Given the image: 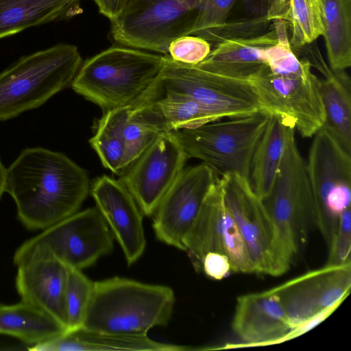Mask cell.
Listing matches in <instances>:
<instances>
[{
    "label": "cell",
    "mask_w": 351,
    "mask_h": 351,
    "mask_svg": "<svg viewBox=\"0 0 351 351\" xmlns=\"http://www.w3.org/2000/svg\"><path fill=\"white\" fill-rule=\"evenodd\" d=\"M90 189L85 169L63 153L43 147L23 149L5 171L4 191L30 230H43L78 211Z\"/></svg>",
    "instance_id": "1"
},
{
    "label": "cell",
    "mask_w": 351,
    "mask_h": 351,
    "mask_svg": "<svg viewBox=\"0 0 351 351\" xmlns=\"http://www.w3.org/2000/svg\"><path fill=\"white\" fill-rule=\"evenodd\" d=\"M276 34L278 42L265 51L267 69L250 82L261 110L310 138L325 121L321 80L311 71L310 62L293 51L287 29L278 27Z\"/></svg>",
    "instance_id": "2"
},
{
    "label": "cell",
    "mask_w": 351,
    "mask_h": 351,
    "mask_svg": "<svg viewBox=\"0 0 351 351\" xmlns=\"http://www.w3.org/2000/svg\"><path fill=\"white\" fill-rule=\"evenodd\" d=\"M295 132L290 128L273 186L262 199L274 229L270 275L273 276L289 269L308 230L315 227L313 192Z\"/></svg>",
    "instance_id": "3"
},
{
    "label": "cell",
    "mask_w": 351,
    "mask_h": 351,
    "mask_svg": "<svg viewBox=\"0 0 351 351\" xmlns=\"http://www.w3.org/2000/svg\"><path fill=\"white\" fill-rule=\"evenodd\" d=\"M173 289L114 276L94 282L82 328L125 335H147L166 326L175 304Z\"/></svg>",
    "instance_id": "4"
},
{
    "label": "cell",
    "mask_w": 351,
    "mask_h": 351,
    "mask_svg": "<svg viewBox=\"0 0 351 351\" xmlns=\"http://www.w3.org/2000/svg\"><path fill=\"white\" fill-rule=\"evenodd\" d=\"M163 58L141 49L113 46L82 63L71 86L106 111L128 106L153 83Z\"/></svg>",
    "instance_id": "5"
},
{
    "label": "cell",
    "mask_w": 351,
    "mask_h": 351,
    "mask_svg": "<svg viewBox=\"0 0 351 351\" xmlns=\"http://www.w3.org/2000/svg\"><path fill=\"white\" fill-rule=\"evenodd\" d=\"M82 64L77 47L67 43L19 58L0 73V121L44 104L71 84Z\"/></svg>",
    "instance_id": "6"
},
{
    "label": "cell",
    "mask_w": 351,
    "mask_h": 351,
    "mask_svg": "<svg viewBox=\"0 0 351 351\" xmlns=\"http://www.w3.org/2000/svg\"><path fill=\"white\" fill-rule=\"evenodd\" d=\"M166 95L191 97L221 119L248 116L261 110L250 82L182 64L168 55L164 56L162 68L151 86L130 106L134 110Z\"/></svg>",
    "instance_id": "7"
},
{
    "label": "cell",
    "mask_w": 351,
    "mask_h": 351,
    "mask_svg": "<svg viewBox=\"0 0 351 351\" xmlns=\"http://www.w3.org/2000/svg\"><path fill=\"white\" fill-rule=\"evenodd\" d=\"M269 118L263 110L173 132L188 158L208 165L220 178L237 174L249 179L252 156Z\"/></svg>",
    "instance_id": "8"
},
{
    "label": "cell",
    "mask_w": 351,
    "mask_h": 351,
    "mask_svg": "<svg viewBox=\"0 0 351 351\" xmlns=\"http://www.w3.org/2000/svg\"><path fill=\"white\" fill-rule=\"evenodd\" d=\"M199 0H128L111 21L120 45L167 55L169 44L191 33Z\"/></svg>",
    "instance_id": "9"
},
{
    "label": "cell",
    "mask_w": 351,
    "mask_h": 351,
    "mask_svg": "<svg viewBox=\"0 0 351 351\" xmlns=\"http://www.w3.org/2000/svg\"><path fill=\"white\" fill-rule=\"evenodd\" d=\"M306 169L315 204V226L328 246L341 213L350 208L351 154L326 130L313 135Z\"/></svg>",
    "instance_id": "10"
},
{
    "label": "cell",
    "mask_w": 351,
    "mask_h": 351,
    "mask_svg": "<svg viewBox=\"0 0 351 351\" xmlns=\"http://www.w3.org/2000/svg\"><path fill=\"white\" fill-rule=\"evenodd\" d=\"M48 249L66 266L82 270L113 249V235L97 207L77 211L41 230L14 252L21 255L37 247Z\"/></svg>",
    "instance_id": "11"
},
{
    "label": "cell",
    "mask_w": 351,
    "mask_h": 351,
    "mask_svg": "<svg viewBox=\"0 0 351 351\" xmlns=\"http://www.w3.org/2000/svg\"><path fill=\"white\" fill-rule=\"evenodd\" d=\"M183 245L197 272L202 271V261L207 253L218 252L228 257L232 272L254 273L245 243L226 206L219 178L207 193Z\"/></svg>",
    "instance_id": "12"
},
{
    "label": "cell",
    "mask_w": 351,
    "mask_h": 351,
    "mask_svg": "<svg viewBox=\"0 0 351 351\" xmlns=\"http://www.w3.org/2000/svg\"><path fill=\"white\" fill-rule=\"evenodd\" d=\"M188 158L173 132H162L119 180L132 195L143 215L151 217L184 169Z\"/></svg>",
    "instance_id": "13"
},
{
    "label": "cell",
    "mask_w": 351,
    "mask_h": 351,
    "mask_svg": "<svg viewBox=\"0 0 351 351\" xmlns=\"http://www.w3.org/2000/svg\"><path fill=\"white\" fill-rule=\"evenodd\" d=\"M217 178L203 162L182 170L152 215L153 229L159 241L184 251V239Z\"/></svg>",
    "instance_id": "14"
},
{
    "label": "cell",
    "mask_w": 351,
    "mask_h": 351,
    "mask_svg": "<svg viewBox=\"0 0 351 351\" xmlns=\"http://www.w3.org/2000/svg\"><path fill=\"white\" fill-rule=\"evenodd\" d=\"M350 287L349 264L325 265L270 290L278 298L293 329L323 311L341 304Z\"/></svg>",
    "instance_id": "15"
},
{
    "label": "cell",
    "mask_w": 351,
    "mask_h": 351,
    "mask_svg": "<svg viewBox=\"0 0 351 351\" xmlns=\"http://www.w3.org/2000/svg\"><path fill=\"white\" fill-rule=\"evenodd\" d=\"M226 206L246 246L254 273L271 274L274 229L263 202L249 179L237 174L219 178Z\"/></svg>",
    "instance_id": "16"
},
{
    "label": "cell",
    "mask_w": 351,
    "mask_h": 351,
    "mask_svg": "<svg viewBox=\"0 0 351 351\" xmlns=\"http://www.w3.org/2000/svg\"><path fill=\"white\" fill-rule=\"evenodd\" d=\"M21 301L48 315L66 331L65 295L68 268L48 249L35 247L13 256Z\"/></svg>",
    "instance_id": "17"
},
{
    "label": "cell",
    "mask_w": 351,
    "mask_h": 351,
    "mask_svg": "<svg viewBox=\"0 0 351 351\" xmlns=\"http://www.w3.org/2000/svg\"><path fill=\"white\" fill-rule=\"evenodd\" d=\"M90 192L127 263L134 264L146 247L143 213L134 197L120 180L105 175L94 180Z\"/></svg>",
    "instance_id": "18"
},
{
    "label": "cell",
    "mask_w": 351,
    "mask_h": 351,
    "mask_svg": "<svg viewBox=\"0 0 351 351\" xmlns=\"http://www.w3.org/2000/svg\"><path fill=\"white\" fill-rule=\"evenodd\" d=\"M240 346H259L281 343L292 328L277 295L270 289L237 298L232 322Z\"/></svg>",
    "instance_id": "19"
},
{
    "label": "cell",
    "mask_w": 351,
    "mask_h": 351,
    "mask_svg": "<svg viewBox=\"0 0 351 351\" xmlns=\"http://www.w3.org/2000/svg\"><path fill=\"white\" fill-rule=\"evenodd\" d=\"M277 42L274 28L254 36L225 40L215 45L196 66L227 77L252 82L267 69L265 51Z\"/></svg>",
    "instance_id": "20"
},
{
    "label": "cell",
    "mask_w": 351,
    "mask_h": 351,
    "mask_svg": "<svg viewBox=\"0 0 351 351\" xmlns=\"http://www.w3.org/2000/svg\"><path fill=\"white\" fill-rule=\"evenodd\" d=\"M32 351H185L189 347L154 341L147 335H125L86 330L65 331L31 346Z\"/></svg>",
    "instance_id": "21"
},
{
    "label": "cell",
    "mask_w": 351,
    "mask_h": 351,
    "mask_svg": "<svg viewBox=\"0 0 351 351\" xmlns=\"http://www.w3.org/2000/svg\"><path fill=\"white\" fill-rule=\"evenodd\" d=\"M130 117L158 133L194 128L221 120L195 99L182 95H166L134 110Z\"/></svg>",
    "instance_id": "22"
},
{
    "label": "cell",
    "mask_w": 351,
    "mask_h": 351,
    "mask_svg": "<svg viewBox=\"0 0 351 351\" xmlns=\"http://www.w3.org/2000/svg\"><path fill=\"white\" fill-rule=\"evenodd\" d=\"M81 0H0V39L25 29L69 20L82 12Z\"/></svg>",
    "instance_id": "23"
},
{
    "label": "cell",
    "mask_w": 351,
    "mask_h": 351,
    "mask_svg": "<svg viewBox=\"0 0 351 351\" xmlns=\"http://www.w3.org/2000/svg\"><path fill=\"white\" fill-rule=\"evenodd\" d=\"M292 126L270 115L254 149L249 181L256 194L265 199L269 193L282 160L289 131Z\"/></svg>",
    "instance_id": "24"
},
{
    "label": "cell",
    "mask_w": 351,
    "mask_h": 351,
    "mask_svg": "<svg viewBox=\"0 0 351 351\" xmlns=\"http://www.w3.org/2000/svg\"><path fill=\"white\" fill-rule=\"evenodd\" d=\"M66 329L52 317L21 300L0 303V334L14 337L31 346L47 341Z\"/></svg>",
    "instance_id": "25"
},
{
    "label": "cell",
    "mask_w": 351,
    "mask_h": 351,
    "mask_svg": "<svg viewBox=\"0 0 351 351\" xmlns=\"http://www.w3.org/2000/svg\"><path fill=\"white\" fill-rule=\"evenodd\" d=\"M351 88L350 79L345 71H333L321 80V95L326 130L351 154Z\"/></svg>",
    "instance_id": "26"
},
{
    "label": "cell",
    "mask_w": 351,
    "mask_h": 351,
    "mask_svg": "<svg viewBox=\"0 0 351 351\" xmlns=\"http://www.w3.org/2000/svg\"><path fill=\"white\" fill-rule=\"evenodd\" d=\"M265 15L269 22L281 20L287 23L292 49L315 42L322 36L319 0H267Z\"/></svg>",
    "instance_id": "27"
},
{
    "label": "cell",
    "mask_w": 351,
    "mask_h": 351,
    "mask_svg": "<svg viewBox=\"0 0 351 351\" xmlns=\"http://www.w3.org/2000/svg\"><path fill=\"white\" fill-rule=\"evenodd\" d=\"M329 66L342 71L351 66V0H319Z\"/></svg>",
    "instance_id": "28"
},
{
    "label": "cell",
    "mask_w": 351,
    "mask_h": 351,
    "mask_svg": "<svg viewBox=\"0 0 351 351\" xmlns=\"http://www.w3.org/2000/svg\"><path fill=\"white\" fill-rule=\"evenodd\" d=\"M130 110L128 105L106 111L89 141L103 165L119 176L126 169L125 145L121 129L123 119Z\"/></svg>",
    "instance_id": "29"
},
{
    "label": "cell",
    "mask_w": 351,
    "mask_h": 351,
    "mask_svg": "<svg viewBox=\"0 0 351 351\" xmlns=\"http://www.w3.org/2000/svg\"><path fill=\"white\" fill-rule=\"evenodd\" d=\"M65 295L66 331L82 328L94 282L82 270L69 267Z\"/></svg>",
    "instance_id": "30"
},
{
    "label": "cell",
    "mask_w": 351,
    "mask_h": 351,
    "mask_svg": "<svg viewBox=\"0 0 351 351\" xmlns=\"http://www.w3.org/2000/svg\"><path fill=\"white\" fill-rule=\"evenodd\" d=\"M130 112V110L123 119L121 129L125 145L126 169L138 158L159 134L153 129L131 118Z\"/></svg>",
    "instance_id": "31"
},
{
    "label": "cell",
    "mask_w": 351,
    "mask_h": 351,
    "mask_svg": "<svg viewBox=\"0 0 351 351\" xmlns=\"http://www.w3.org/2000/svg\"><path fill=\"white\" fill-rule=\"evenodd\" d=\"M237 0H199L197 13L190 34H202L220 27L227 21Z\"/></svg>",
    "instance_id": "32"
},
{
    "label": "cell",
    "mask_w": 351,
    "mask_h": 351,
    "mask_svg": "<svg viewBox=\"0 0 351 351\" xmlns=\"http://www.w3.org/2000/svg\"><path fill=\"white\" fill-rule=\"evenodd\" d=\"M269 23L265 14L259 17L242 19L231 22L226 21L220 27L205 32L199 36L207 40L211 45H216L228 39L258 35L259 34L257 32H260Z\"/></svg>",
    "instance_id": "33"
},
{
    "label": "cell",
    "mask_w": 351,
    "mask_h": 351,
    "mask_svg": "<svg viewBox=\"0 0 351 351\" xmlns=\"http://www.w3.org/2000/svg\"><path fill=\"white\" fill-rule=\"evenodd\" d=\"M211 49V45L203 38L189 34L173 40L167 55L174 61L196 66L207 57Z\"/></svg>",
    "instance_id": "34"
},
{
    "label": "cell",
    "mask_w": 351,
    "mask_h": 351,
    "mask_svg": "<svg viewBox=\"0 0 351 351\" xmlns=\"http://www.w3.org/2000/svg\"><path fill=\"white\" fill-rule=\"evenodd\" d=\"M351 211L350 208L341 215L337 230L328 245L326 265L341 266L351 264Z\"/></svg>",
    "instance_id": "35"
},
{
    "label": "cell",
    "mask_w": 351,
    "mask_h": 351,
    "mask_svg": "<svg viewBox=\"0 0 351 351\" xmlns=\"http://www.w3.org/2000/svg\"><path fill=\"white\" fill-rule=\"evenodd\" d=\"M202 271L217 280H222L232 272L228 257L218 252H208L203 257Z\"/></svg>",
    "instance_id": "36"
},
{
    "label": "cell",
    "mask_w": 351,
    "mask_h": 351,
    "mask_svg": "<svg viewBox=\"0 0 351 351\" xmlns=\"http://www.w3.org/2000/svg\"><path fill=\"white\" fill-rule=\"evenodd\" d=\"M339 305V304H335L323 311L316 316L304 322L303 324L293 328L287 335L285 341L293 339L313 328L317 324H320L322 322L326 319L330 314H332Z\"/></svg>",
    "instance_id": "37"
},
{
    "label": "cell",
    "mask_w": 351,
    "mask_h": 351,
    "mask_svg": "<svg viewBox=\"0 0 351 351\" xmlns=\"http://www.w3.org/2000/svg\"><path fill=\"white\" fill-rule=\"evenodd\" d=\"M97 5L99 12L114 21L121 12L128 0H93Z\"/></svg>",
    "instance_id": "38"
},
{
    "label": "cell",
    "mask_w": 351,
    "mask_h": 351,
    "mask_svg": "<svg viewBox=\"0 0 351 351\" xmlns=\"http://www.w3.org/2000/svg\"><path fill=\"white\" fill-rule=\"evenodd\" d=\"M6 169L3 166L0 157V199L5 192V177Z\"/></svg>",
    "instance_id": "39"
}]
</instances>
